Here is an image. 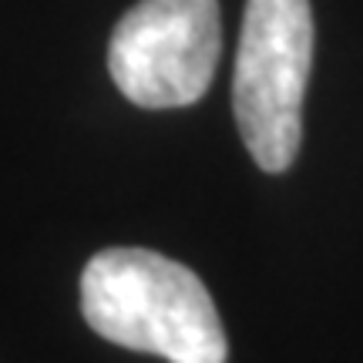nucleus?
<instances>
[{
	"label": "nucleus",
	"instance_id": "1",
	"mask_svg": "<svg viewBox=\"0 0 363 363\" xmlns=\"http://www.w3.org/2000/svg\"><path fill=\"white\" fill-rule=\"evenodd\" d=\"M88 326L125 350L169 363H225L229 343L206 283L152 249H104L81 272Z\"/></svg>",
	"mask_w": 363,
	"mask_h": 363
},
{
	"label": "nucleus",
	"instance_id": "2",
	"mask_svg": "<svg viewBox=\"0 0 363 363\" xmlns=\"http://www.w3.org/2000/svg\"><path fill=\"white\" fill-rule=\"evenodd\" d=\"M310 65V0H246L233 111L249 155L262 172H286L299 152Z\"/></svg>",
	"mask_w": 363,
	"mask_h": 363
},
{
	"label": "nucleus",
	"instance_id": "3",
	"mask_svg": "<svg viewBox=\"0 0 363 363\" xmlns=\"http://www.w3.org/2000/svg\"><path fill=\"white\" fill-rule=\"evenodd\" d=\"M219 54V0H138L111 34L108 71L138 108H185L208 91Z\"/></svg>",
	"mask_w": 363,
	"mask_h": 363
}]
</instances>
